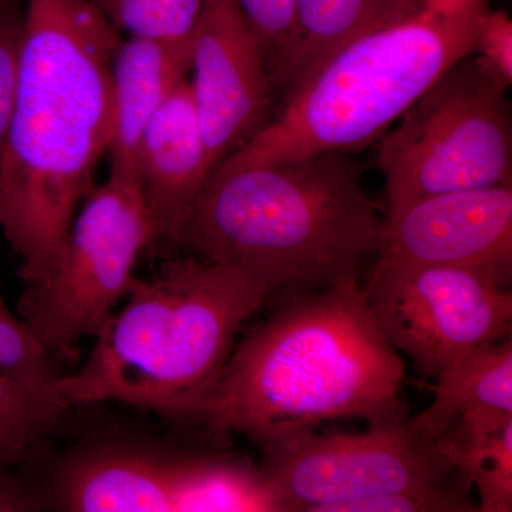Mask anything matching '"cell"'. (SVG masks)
Returning <instances> with one entry per match:
<instances>
[{
  "mask_svg": "<svg viewBox=\"0 0 512 512\" xmlns=\"http://www.w3.org/2000/svg\"><path fill=\"white\" fill-rule=\"evenodd\" d=\"M121 39L93 0H28L12 119L0 154V228L26 285L59 261L111 130Z\"/></svg>",
  "mask_w": 512,
  "mask_h": 512,
  "instance_id": "1",
  "label": "cell"
},
{
  "mask_svg": "<svg viewBox=\"0 0 512 512\" xmlns=\"http://www.w3.org/2000/svg\"><path fill=\"white\" fill-rule=\"evenodd\" d=\"M403 377L359 281L343 282L288 298L252 329L194 419L262 448L328 421L402 412Z\"/></svg>",
  "mask_w": 512,
  "mask_h": 512,
  "instance_id": "2",
  "label": "cell"
},
{
  "mask_svg": "<svg viewBox=\"0 0 512 512\" xmlns=\"http://www.w3.org/2000/svg\"><path fill=\"white\" fill-rule=\"evenodd\" d=\"M348 153L217 170L192 205L180 247L241 269L288 298L360 281L383 220Z\"/></svg>",
  "mask_w": 512,
  "mask_h": 512,
  "instance_id": "3",
  "label": "cell"
},
{
  "mask_svg": "<svg viewBox=\"0 0 512 512\" xmlns=\"http://www.w3.org/2000/svg\"><path fill=\"white\" fill-rule=\"evenodd\" d=\"M126 296L86 363L56 380L67 406L117 402L194 419L239 329L272 293L241 269L191 255L164 262L150 278L134 276Z\"/></svg>",
  "mask_w": 512,
  "mask_h": 512,
  "instance_id": "4",
  "label": "cell"
},
{
  "mask_svg": "<svg viewBox=\"0 0 512 512\" xmlns=\"http://www.w3.org/2000/svg\"><path fill=\"white\" fill-rule=\"evenodd\" d=\"M488 9L490 0H423L406 19L353 40L217 170L375 143L454 63L473 55L477 23Z\"/></svg>",
  "mask_w": 512,
  "mask_h": 512,
  "instance_id": "5",
  "label": "cell"
},
{
  "mask_svg": "<svg viewBox=\"0 0 512 512\" xmlns=\"http://www.w3.org/2000/svg\"><path fill=\"white\" fill-rule=\"evenodd\" d=\"M507 89L468 55L404 111L377 147L389 208L446 192L512 185Z\"/></svg>",
  "mask_w": 512,
  "mask_h": 512,
  "instance_id": "6",
  "label": "cell"
},
{
  "mask_svg": "<svg viewBox=\"0 0 512 512\" xmlns=\"http://www.w3.org/2000/svg\"><path fill=\"white\" fill-rule=\"evenodd\" d=\"M151 247L154 227L140 181L110 173L74 218L55 268L26 285L19 318L50 356H72L82 338L99 335Z\"/></svg>",
  "mask_w": 512,
  "mask_h": 512,
  "instance_id": "7",
  "label": "cell"
},
{
  "mask_svg": "<svg viewBox=\"0 0 512 512\" xmlns=\"http://www.w3.org/2000/svg\"><path fill=\"white\" fill-rule=\"evenodd\" d=\"M262 451L259 467L291 512H325L370 495L468 485L433 441L413 429L404 409L372 421L362 433L308 431Z\"/></svg>",
  "mask_w": 512,
  "mask_h": 512,
  "instance_id": "8",
  "label": "cell"
},
{
  "mask_svg": "<svg viewBox=\"0 0 512 512\" xmlns=\"http://www.w3.org/2000/svg\"><path fill=\"white\" fill-rule=\"evenodd\" d=\"M362 289L384 339L423 375L511 336L510 289L473 269L373 262Z\"/></svg>",
  "mask_w": 512,
  "mask_h": 512,
  "instance_id": "9",
  "label": "cell"
},
{
  "mask_svg": "<svg viewBox=\"0 0 512 512\" xmlns=\"http://www.w3.org/2000/svg\"><path fill=\"white\" fill-rule=\"evenodd\" d=\"M191 45L192 97L215 173L271 121L275 93L238 0H204Z\"/></svg>",
  "mask_w": 512,
  "mask_h": 512,
  "instance_id": "10",
  "label": "cell"
},
{
  "mask_svg": "<svg viewBox=\"0 0 512 512\" xmlns=\"http://www.w3.org/2000/svg\"><path fill=\"white\" fill-rule=\"evenodd\" d=\"M375 262L460 266L508 288L512 185L446 192L389 208Z\"/></svg>",
  "mask_w": 512,
  "mask_h": 512,
  "instance_id": "11",
  "label": "cell"
},
{
  "mask_svg": "<svg viewBox=\"0 0 512 512\" xmlns=\"http://www.w3.org/2000/svg\"><path fill=\"white\" fill-rule=\"evenodd\" d=\"M212 174L187 79L151 117L138 148L137 177L153 221L154 247H180L191 207Z\"/></svg>",
  "mask_w": 512,
  "mask_h": 512,
  "instance_id": "12",
  "label": "cell"
},
{
  "mask_svg": "<svg viewBox=\"0 0 512 512\" xmlns=\"http://www.w3.org/2000/svg\"><path fill=\"white\" fill-rule=\"evenodd\" d=\"M191 63V39L131 36L121 40L111 67L110 173L137 177L144 130L164 101L187 80Z\"/></svg>",
  "mask_w": 512,
  "mask_h": 512,
  "instance_id": "13",
  "label": "cell"
},
{
  "mask_svg": "<svg viewBox=\"0 0 512 512\" xmlns=\"http://www.w3.org/2000/svg\"><path fill=\"white\" fill-rule=\"evenodd\" d=\"M177 463L130 448L90 451L63 467L57 501L73 512H174Z\"/></svg>",
  "mask_w": 512,
  "mask_h": 512,
  "instance_id": "14",
  "label": "cell"
},
{
  "mask_svg": "<svg viewBox=\"0 0 512 512\" xmlns=\"http://www.w3.org/2000/svg\"><path fill=\"white\" fill-rule=\"evenodd\" d=\"M423 0H298L291 36L271 70L284 101L343 46L400 22Z\"/></svg>",
  "mask_w": 512,
  "mask_h": 512,
  "instance_id": "15",
  "label": "cell"
},
{
  "mask_svg": "<svg viewBox=\"0 0 512 512\" xmlns=\"http://www.w3.org/2000/svg\"><path fill=\"white\" fill-rule=\"evenodd\" d=\"M433 402L410 417L413 429L434 441L466 414H512L511 338L487 342L461 356L440 373Z\"/></svg>",
  "mask_w": 512,
  "mask_h": 512,
  "instance_id": "16",
  "label": "cell"
},
{
  "mask_svg": "<svg viewBox=\"0 0 512 512\" xmlns=\"http://www.w3.org/2000/svg\"><path fill=\"white\" fill-rule=\"evenodd\" d=\"M433 443L448 466L477 491L478 511H512V414H466Z\"/></svg>",
  "mask_w": 512,
  "mask_h": 512,
  "instance_id": "17",
  "label": "cell"
},
{
  "mask_svg": "<svg viewBox=\"0 0 512 512\" xmlns=\"http://www.w3.org/2000/svg\"><path fill=\"white\" fill-rule=\"evenodd\" d=\"M289 512L261 467L232 457L178 456L174 512Z\"/></svg>",
  "mask_w": 512,
  "mask_h": 512,
  "instance_id": "18",
  "label": "cell"
},
{
  "mask_svg": "<svg viewBox=\"0 0 512 512\" xmlns=\"http://www.w3.org/2000/svg\"><path fill=\"white\" fill-rule=\"evenodd\" d=\"M116 29L130 36L190 40L204 0H93Z\"/></svg>",
  "mask_w": 512,
  "mask_h": 512,
  "instance_id": "19",
  "label": "cell"
},
{
  "mask_svg": "<svg viewBox=\"0 0 512 512\" xmlns=\"http://www.w3.org/2000/svg\"><path fill=\"white\" fill-rule=\"evenodd\" d=\"M50 357L32 329L13 315L0 295V376L40 392H55L60 376Z\"/></svg>",
  "mask_w": 512,
  "mask_h": 512,
  "instance_id": "20",
  "label": "cell"
},
{
  "mask_svg": "<svg viewBox=\"0 0 512 512\" xmlns=\"http://www.w3.org/2000/svg\"><path fill=\"white\" fill-rule=\"evenodd\" d=\"M473 488L457 484L433 490L396 491L330 505L325 512H477Z\"/></svg>",
  "mask_w": 512,
  "mask_h": 512,
  "instance_id": "21",
  "label": "cell"
},
{
  "mask_svg": "<svg viewBox=\"0 0 512 512\" xmlns=\"http://www.w3.org/2000/svg\"><path fill=\"white\" fill-rule=\"evenodd\" d=\"M23 40L25 10L19 0H0V154L12 119Z\"/></svg>",
  "mask_w": 512,
  "mask_h": 512,
  "instance_id": "22",
  "label": "cell"
},
{
  "mask_svg": "<svg viewBox=\"0 0 512 512\" xmlns=\"http://www.w3.org/2000/svg\"><path fill=\"white\" fill-rule=\"evenodd\" d=\"M296 2L298 0H238L261 45L269 77L291 36Z\"/></svg>",
  "mask_w": 512,
  "mask_h": 512,
  "instance_id": "23",
  "label": "cell"
},
{
  "mask_svg": "<svg viewBox=\"0 0 512 512\" xmlns=\"http://www.w3.org/2000/svg\"><path fill=\"white\" fill-rule=\"evenodd\" d=\"M473 55L481 67L505 87L512 82V22L504 10L488 9L478 20Z\"/></svg>",
  "mask_w": 512,
  "mask_h": 512,
  "instance_id": "24",
  "label": "cell"
},
{
  "mask_svg": "<svg viewBox=\"0 0 512 512\" xmlns=\"http://www.w3.org/2000/svg\"><path fill=\"white\" fill-rule=\"evenodd\" d=\"M67 410L55 392H40L0 376V423L26 421L55 429Z\"/></svg>",
  "mask_w": 512,
  "mask_h": 512,
  "instance_id": "25",
  "label": "cell"
},
{
  "mask_svg": "<svg viewBox=\"0 0 512 512\" xmlns=\"http://www.w3.org/2000/svg\"><path fill=\"white\" fill-rule=\"evenodd\" d=\"M52 430L45 424L26 421L0 423V460H25Z\"/></svg>",
  "mask_w": 512,
  "mask_h": 512,
  "instance_id": "26",
  "label": "cell"
},
{
  "mask_svg": "<svg viewBox=\"0 0 512 512\" xmlns=\"http://www.w3.org/2000/svg\"><path fill=\"white\" fill-rule=\"evenodd\" d=\"M22 460H0V512L36 511V495L22 478L12 471L13 463Z\"/></svg>",
  "mask_w": 512,
  "mask_h": 512,
  "instance_id": "27",
  "label": "cell"
}]
</instances>
